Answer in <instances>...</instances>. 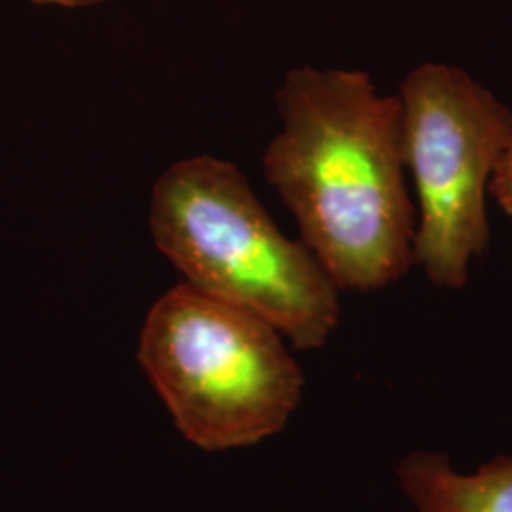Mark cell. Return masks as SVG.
Wrapping results in <instances>:
<instances>
[{
  "label": "cell",
  "instance_id": "1",
  "mask_svg": "<svg viewBox=\"0 0 512 512\" xmlns=\"http://www.w3.org/2000/svg\"><path fill=\"white\" fill-rule=\"evenodd\" d=\"M275 99L281 129L262 167L302 243L340 291L397 283L414 266L418 224L399 95H382L363 71L300 67Z\"/></svg>",
  "mask_w": 512,
  "mask_h": 512
},
{
  "label": "cell",
  "instance_id": "2",
  "mask_svg": "<svg viewBox=\"0 0 512 512\" xmlns=\"http://www.w3.org/2000/svg\"><path fill=\"white\" fill-rule=\"evenodd\" d=\"M150 230L184 283L260 317L294 348H323L338 329L340 289L302 241L279 232L236 165H171L152 190Z\"/></svg>",
  "mask_w": 512,
  "mask_h": 512
},
{
  "label": "cell",
  "instance_id": "3",
  "mask_svg": "<svg viewBox=\"0 0 512 512\" xmlns=\"http://www.w3.org/2000/svg\"><path fill=\"white\" fill-rule=\"evenodd\" d=\"M139 363L179 431L207 452L274 437L304 395L302 370L272 325L188 283L148 311Z\"/></svg>",
  "mask_w": 512,
  "mask_h": 512
},
{
  "label": "cell",
  "instance_id": "4",
  "mask_svg": "<svg viewBox=\"0 0 512 512\" xmlns=\"http://www.w3.org/2000/svg\"><path fill=\"white\" fill-rule=\"evenodd\" d=\"M403 152L418 196L414 264L458 291L490 247L486 196L512 135V110L456 65L421 63L399 92Z\"/></svg>",
  "mask_w": 512,
  "mask_h": 512
},
{
  "label": "cell",
  "instance_id": "5",
  "mask_svg": "<svg viewBox=\"0 0 512 512\" xmlns=\"http://www.w3.org/2000/svg\"><path fill=\"white\" fill-rule=\"evenodd\" d=\"M397 482L410 512H512V452L463 469L444 452L416 450Z\"/></svg>",
  "mask_w": 512,
  "mask_h": 512
},
{
  "label": "cell",
  "instance_id": "6",
  "mask_svg": "<svg viewBox=\"0 0 512 512\" xmlns=\"http://www.w3.org/2000/svg\"><path fill=\"white\" fill-rule=\"evenodd\" d=\"M490 194L495 202L499 203V207L512 217V135L495 169L494 179L490 184Z\"/></svg>",
  "mask_w": 512,
  "mask_h": 512
},
{
  "label": "cell",
  "instance_id": "7",
  "mask_svg": "<svg viewBox=\"0 0 512 512\" xmlns=\"http://www.w3.org/2000/svg\"><path fill=\"white\" fill-rule=\"evenodd\" d=\"M38 6H63V8H86V6H95L107 0H33Z\"/></svg>",
  "mask_w": 512,
  "mask_h": 512
}]
</instances>
